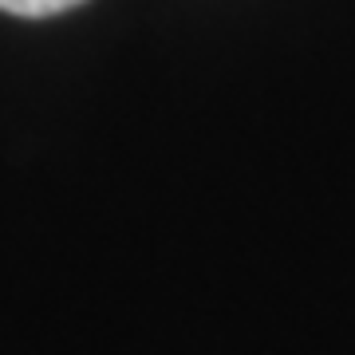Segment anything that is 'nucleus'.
I'll return each instance as SVG.
<instances>
[{
  "label": "nucleus",
  "mask_w": 355,
  "mask_h": 355,
  "mask_svg": "<svg viewBox=\"0 0 355 355\" xmlns=\"http://www.w3.org/2000/svg\"><path fill=\"white\" fill-rule=\"evenodd\" d=\"M76 4H83V0H0V12L40 20V16H60L67 8H76Z\"/></svg>",
  "instance_id": "nucleus-1"
}]
</instances>
